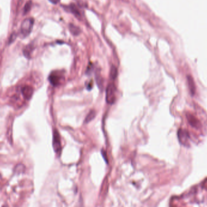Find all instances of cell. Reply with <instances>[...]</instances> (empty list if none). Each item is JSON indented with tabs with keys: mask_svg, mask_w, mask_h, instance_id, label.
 Returning a JSON list of instances; mask_svg holds the SVG:
<instances>
[{
	"mask_svg": "<svg viewBox=\"0 0 207 207\" xmlns=\"http://www.w3.org/2000/svg\"><path fill=\"white\" fill-rule=\"evenodd\" d=\"M31 5H32V4H31L30 1H29L26 4V6H25V8H24V13L25 14L27 13V12L30 10V8H31Z\"/></svg>",
	"mask_w": 207,
	"mask_h": 207,
	"instance_id": "7c38bea8",
	"label": "cell"
},
{
	"mask_svg": "<svg viewBox=\"0 0 207 207\" xmlns=\"http://www.w3.org/2000/svg\"><path fill=\"white\" fill-rule=\"evenodd\" d=\"M33 23L34 20L32 18H27L23 22L21 28V33L23 36L26 37L30 34L33 28Z\"/></svg>",
	"mask_w": 207,
	"mask_h": 207,
	"instance_id": "7a4b0ae2",
	"label": "cell"
},
{
	"mask_svg": "<svg viewBox=\"0 0 207 207\" xmlns=\"http://www.w3.org/2000/svg\"><path fill=\"white\" fill-rule=\"evenodd\" d=\"M69 29H70V32L73 35H78L81 33L80 29L72 24H69Z\"/></svg>",
	"mask_w": 207,
	"mask_h": 207,
	"instance_id": "ba28073f",
	"label": "cell"
},
{
	"mask_svg": "<svg viewBox=\"0 0 207 207\" xmlns=\"http://www.w3.org/2000/svg\"><path fill=\"white\" fill-rule=\"evenodd\" d=\"M118 75V70L115 66H112L110 69V77L111 79H115Z\"/></svg>",
	"mask_w": 207,
	"mask_h": 207,
	"instance_id": "9c48e42d",
	"label": "cell"
},
{
	"mask_svg": "<svg viewBox=\"0 0 207 207\" xmlns=\"http://www.w3.org/2000/svg\"><path fill=\"white\" fill-rule=\"evenodd\" d=\"M116 98V87L113 84L108 85L106 89V100L110 104L114 103Z\"/></svg>",
	"mask_w": 207,
	"mask_h": 207,
	"instance_id": "3957f363",
	"label": "cell"
},
{
	"mask_svg": "<svg viewBox=\"0 0 207 207\" xmlns=\"http://www.w3.org/2000/svg\"><path fill=\"white\" fill-rule=\"evenodd\" d=\"M68 9L70 10V12L71 13H72L75 17L79 18L81 17V14L79 11L78 8H77V6L74 4H70V6H68Z\"/></svg>",
	"mask_w": 207,
	"mask_h": 207,
	"instance_id": "52a82bcc",
	"label": "cell"
},
{
	"mask_svg": "<svg viewBox=\"0 0 207 207\" xmlns=\"http://www.w3.org/2000/svg\"><path fill=\"white\" fill-rule=\"evenodd\" d=\"M49 81L51 83L53 86H58L60 84V81L61 80V75L56 72L52 73L49 76Z\"/></svg>",
	"mask_w": 207,
	"mask_h": 207,
	"instance_id": "5b68a950",
	"label": "cell"
},
{
	"mask_svg": "<svg viewBox=\"0 0 207 207\" xmlns=\"http://www.w3.org/2000/svg\"><path fill=\"white\" fill-rule=\"evenodd\" d=\"M178 137L180 142L182 143L183 145H185L189 141V135L187 131L180 129L178 131Z\"/></svg>",
	"mask_w": 207,
	"mask_h": 207,
	"instance_id": "8992f818",
	"label": "cell"
},
{
	"mask_svg": "<svg viewBox=\"0 0 207 207\" xmlns=\"http://www.w3.org/2000/svg\"><path fill=\"white\" fill-rule=\"evenodd\" d=\"M188 80H189V86H190V89L191 91L192 94H194V81L192 79V78L191 77H188Z\"/></svg>",
	"mask_w": 207,
	"mask_h": 207,
	"instance_id": "8fae6325",
	"label": "cell"
},
{
	"mask_svg": "<svg viewBox=\"0 0 207 207\" xmlns=\"http://www.w3.org/2000/svg\"><path fill=\"white\" fill-rule=\"evenodd\" d=\"M49 1L53 4H56L59 2L60 0H49Z\"/></svg>",
	"mask_w": 207,
	"mask_h": 207,
	"instance_id": "4fadbf2b",
	"label": "cell"
},
{
	"mask_svg": "<svg viewBox=\"0 0 207 207\" xmlns=\"http://www.w3.org/2000/svg\"><path fill=\"white\" fill-rule=\"evenodd\" d=\"M53 146L55 151L57 153L59 154L61 152V142H60V137L59 134L57 131H55L53 134Z\"/></svg>",
	"mask_w": 207,
	"mask_h": 207,
	"instance_id": "277c9868",
	"label": "cell"
},
{
	"mask_svg": "<svg viewBox=\"0 0 207 207\" xmlns=\"http://www.w3.org/2000/svg\"><path fill=\"white\" fill-rule=\"evenodd\" d=\"M95 115H96V113H95V111H90V112L89 114H88V116H87V117L85 118V123H88V122H90L91 120H92L94 118V117H95Z\"/></svg>",
	"mask_w": 207,
	"mask_h": 207,
	"instance_id": "30bf717a",
	"label": "cell"
},
{
	"mask_svg": "<svg viewBox=\"0 0 207 207\" xmlns=\"http://www.w3.org/2000/svg\"><path fill=\"white\" fill-rule=\"evenodd\" d=\"M16 93L15 95H14V96L12 97L14 100H16L18 96L19 98H20V95H21L24 100H28L32 97L33 92V89L32 87L28 85H24L20 87V89Z\"/></svg>",
	"mask_w": 207,
	"mask_h": 207,
	"instance_id": "6da1fadb",
	"label": "cell"
}]
</instances>
